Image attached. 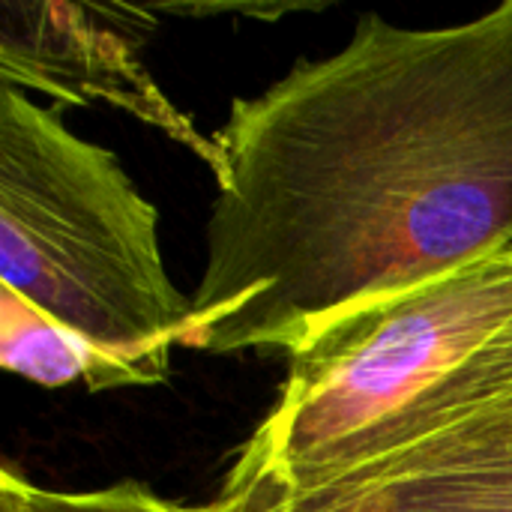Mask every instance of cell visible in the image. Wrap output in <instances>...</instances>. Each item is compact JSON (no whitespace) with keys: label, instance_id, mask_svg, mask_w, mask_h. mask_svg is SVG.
I'll use <instances>...</instances> for the list:
<instances>
[{"label":"cell","instance_id":"cell-1","mask_svg":"<svg viewBox=\"0 0 512 512\" xmlns=\"http://www.w3.org/2000/svg\"><path fill=\"white\" fill-rule=\"evenodd\" d=\"M180 348L300 351L330 324L512 246V0L345 48L234 99Z\"/></svg>","mask_w":512,"mask_h":512},{"label":"cell","instance_id":"cell-2","mask_svg":"<svg viewBox=\"0 0 512 512\" xmlns=\"http://www.w3.org/2000/svg\"><path fill=\"white\" fill-rule=\"evenodd\" d=\"M512 390V246L345 315L291 354L216 504L240 512L384 456Z\"/></svg>","mask_w":512,"mask_h":512},{"label":"cell","instance_id":"cell-3","mask_svg":"<svg viewBox=\"0 0 512 512\" xmlns=\"http://www.w3.org/2000/svg\"><path fill=\"white\" fill-rule=\"evenodd\" d=\"M0 288L99 363V390L150 387L192 315L159 255L156 207L114 153L18 87L0 93Z\"/></svg>","mask_w":512,"mask_h":512},{"label":"cell","instance_id":"cell-4","mask_svg":"<svg viewBox=\"0 0 512 512\" xmlns=\"http://www.w3.org/2000/svg\"><path fill=\"white\" fill-rule=\"evenodd\" d=\"M240 512H512V390L384 456Z\"/></svg>","mask_w":512,"mask_h":512},{"label":"cell","instance_id":"cell-5","mask_svg":"<svg viewBox=\"0 0 512 512\" xmlns=\"http://www.w3.org/2000/svg\"><path fill=\"white\" fill-rule=\"evenodd\" d=\"M0 18L3 84L48 90L60 102L108 99L192 144L210 165L216 162L213 141H204L153 87L120 27L90 21L93 6L3 0Z\"/></svg>","mask_w":512,"mask_h":512},{"label":"cell","instance_id":"cell-6","mask_svg":"<svg viewBox=\"0 0 512 512\" xmlns=\"http://www.w3.org/2000/svg\"><path fill=\"white\" fill-rule=\"evenodd\" d=\"M0 366L48 390L75 381L99 390L93 351L6 288H0Z\"/></svg>","mask_w":512,"mask_h":512},{"label":"cell","instance_id":"cell-7","mask_svg":"<svg viewBox=\"0 0 512 512\" xmlns=\"http://www.w3.org/2000/svg\"><path fill=\"white\" fill-rule=\"evenodd\" d=\"M0 492L15 501L18 512H225L216 501L207 507H186L156 498L141 483H117L99 492H48L36 489L12 471L0 474Z\"/></svg>","mask_w":512,"mask_h":512},{"label":"cell","instance_id":"cell-8","mask_svg":"<svg viewBox=\"0 0 512 512\" xmlns=\"http://www.w3.org/2000/svg\"><path fill=\"white\" fill-rule=\"evenodd\" d=\"M0 512H18L15 510V501L6 492H0Z\"/></svg>","mask_w":512,"mask_h":512}]
</instances>
